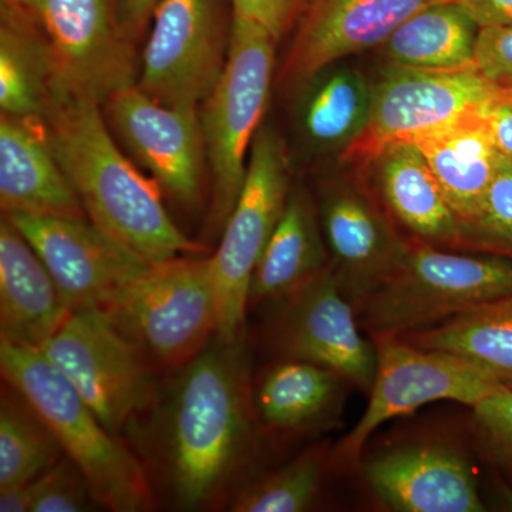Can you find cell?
<instances>
[{"label":"cell","mask_w":512,"mask_h":512,"mask_svg":"<svg viewBox=\"0 0 512 512\" xmlns=\"http://www.w3.org/2000/svg\"><path fill=\"white\" fill-rule=\"evenodd\" d=\"M158 0H119V18L124 30L134 40L143 33L153 16Z\"/></svg>","instance_id":"74e56055"},{"label":"cell","mask_w":512,"mask_h":512,"mask_svg":"<svg viewBox=\"0 0 512 512\" xmlns=\"http://www.w3.org/2000/svg\"><path fill=\"white\" fill-rule=\"evenodd\" d=\"M330 266L355 309L396 268L407 241L369 198L352 187H333L320 207Z\"/></svg>","instance_id":"ac0fdd59"},{"label":"cell","mask_w":512,"mask_h":512,"mask_svg":"<svg viewBox=\"0 0 512 512\" xmlns=\"http://www.w3.org/2000/svg\"><path fill=\"white\" fill-rule=\"evenodd\" d=\"M276 43L264 26L234 16L227 67L201 103L212 180L207 220L211 237L224 229L244 187L249 153L271 96Z\"/></svg>","instance_id":"5b68a950"},{"label":"cell","mask_w":512,"mask_h":512,"mask_svg":"<svg viewBox=\"0 0 512 512\" xmlns=\"http://www.w3.org/2000/svg\"><path fill=\"white\" fill-rule=\"evenodd\" d=\"M64 454L62 444L32 403L3 380L0 394V491L29 483Z\"/></svg>","instance_id":"f1b7e54d"},{"label":"cell","mask_w":512,"mask_h":512,"mask_svg":"<svg viewBox=\"0 0 512 512\" xmlns=\"http://www.w3.org/2000/svg\"><path fill=\"white\" fill-rule=\"evenodd\" d=\"M345 380L326 367L282 359L252 382V402L262 433L315 429L336 409Z\"/></svg>","instance_id":"603a6c76"},{"label":"cell","mask_w":512,"mask_h":512,"mask_svg":"<svg viewBox=\"0 0 512 512\" xmlns=\"http://www.w3.org/2000/svg\"><path fill=\"white\" fill-rule=\"evenodd\" d=\"M400 338L419 348L463 357L512 390V295Z\"/></svg>","instance_id":"4316f807"},{"label":"cell","mask_w":512,"mask_h":512,"mask_svg":"<svg viewBox=\"0 0 512 512\" xmlns=\"http://www.w3.org/2000/svg\"><path fill=\"white\" fill-rule=\"evenodd\" d=\"M288 174L281 138L269 128H259L249 153L244 187L222 229L220 247L210 256L220 312L218 338L232 340L247 333L249 286L291 194Z\"/></svg>","instance_id":"30bf717a"},{"label":"cell","mask_w":512,"mask_h":512,"mask_svg":"<svg viewBox=\"0 0 512 512\" xmlns=\"http://www.w3.org/2000/svg\"><path fill=\"white\" fill-rule=\"evenodd\" d=\"M478 28L512 25V0H457Z\"/></svg>","instance_id":"8d00e7d4"},{"label":"cell","mask_w":512,"mask_h":512,"mask_svg":"<svg viewBox=\"0 0 512 512\" xmlns=\"http://www.w3.org/2000/svg\"><path fill=\"white\" fill-rule=\"evenodd\" d=\"M330 265L315 210L302 192L289 194L284 214L256 265L249 303L281 302Z\"/></svg>","instance_id":"cb8c5ba5"},{"label":"cell","mask_w":512,"mask_h":512,"mask_svg":"<svg viewBox=\"0 0 512 512\" xmlns=\"http://www.w3.org/2000/svg\"><path fill=\"white\" fill-rule=\"evenodd\" d=\"M377 352L375 382L362 419L330 451V467L357 470L367 441L380 426L426 404L451 400L473 407L507 389L480 367L441 350L414 346L400 336L372 338Z\"/></svg>","instance_id":"9c48e42d"},{"label":"cell","mask_w":512,"mask_h":512,"mask_svg":"<svg viewBox=\"0 0 512 512\" xmlns=\"http://www.w3.org/2000/svg\"><path fill=\"white\" fill-rule=\"evenodd\" d=\"M35 487L32 512H84L101 505L83 471L67 456L36 477Z\"/></svg>","instance_id":"1f68e13d"},{"label":"cell","mask_w":512,"mask_h":512,"mask_svg":"<svg viewBox=\"0 0 512 512\" xmlns=\"http://www.w3.org/2000/svg\"><path fill=\"white\" fill-rule=\"evenodd\" d=\"M2 2L22 10L39 30L49 57L55 103L103 104L111 94L137 83L136 40L121 25L119 0Z\"/></svg>","instance_id":"52a82bcc"},{"label":"cell","mask_w":512,"mask_h":512,"mask_svg":"<svg viewBox=\"0 0 512 512\" xmlns=\"http://www.w3.org/2000/svg\"><path fill=\"white\" fill-rule=\"evenodd\" d=\"M299 89V128L315 150H346L365 130L373 89L362 74L350 69L322 70Z\"/></svg>","instance_id":"83f0119b"},{"label":"cell","mask_w":512,"mask_h":512,"mask_svg":"<svg viewBox=\"0 0 512 512\" xmlns=\"http://www.w3.org/2000/svg\"><path fill=\"white\" fill-rule=\"evenodd\" d=\"M512 295V261L454 254L409 239L396 268L356 308L372 338L433 328L483 303Z\"/></svg>","instance_id":"277c9868"},{"label":"cell","mask_w":512,"mask_h":512,"mask_svg":"<svg viewBox=\"0 0 512 512\" xmlns=\"http://www.w3.org/2000/svg\"><path fill=\"white\" fill-rule=\"evenodd\" d=\"M512 96L478 72L417 70L394 66L373 89L365 130L345 150L348 160L372 163L384 147L446 126L494 101Z\"/></svg>","instance_id":"7c38bea8"},{"label":"cell","mask_w":512,"mask_h":512,"mask_svg":"<svg viewBox=\"0 0 512 512\" xmlns=\"http://www.w3.org/2000/svg\"><path fill=\"white\" fill-rule=\"evenodd\" d=\"M232 18L227 0H158L138 89L165 106H200L227 67Z\"/></svg>","instance_id":"8fae6325"},{"label":"cell","mask_w":512,"mask_h":512,"mask_svg":"<svg viewBox=\"0 0 512 512\" xmlns=\"http://www.w3.org/2000/svg\"><path fill=\"white\" fill-rule=\"evenodd\" d=\"M501 497H503L504 505L507 507V510L512 511V488L504 485L503 490H501Z\"/></svg>","instance_id":"f35d334b"},{"label":"cell","mask_w":512,"mask_h":512,"mask_svg":"<svg viewBox=\"0 0 512 512\" xmlns=\"http://www.w3.org/2000/svg\"><path fill=\"white\" fill-rule=\"evenodd\" d=\"M330 466V451L313 446L284 467L247 483L229 501L234 512L308 511L318 500Z\"/></svg>","instance_id":"f546056e"},{"label":"cell","mask_w":512,"mask_h":512,"mask_svg":"<svg viewBox=\"0 0 512 512\" xmlns=\"http://www.w3.org/2000/svg\"><path fill=\"white\" fill-rule=\"evenodd\" d=\"M483 117L501 156L512 160V96L488 104Z\"/></svg>","instance_id":"d590c367"},{"label":"cell","mask_w":512,"mask_h":512,"mask_svg":"<svg viewBox=\"0 0 512 512\" xmlns=\"http://www.w3.org/2000/svg\"><path fill=\"white\" fill-rule=\"evenodd\" d=\"M39 350L116 437L146 412L160 389L157 367L99 309L70 313Z\"/></svg>","instance_id":"ba28073f"},{"label":"cell","mask_w":512,"mask_h":512,"mask_svg":"<svg viewBox=\"0 0 512 512\" xmlns=\"http://www.w3.org/2000/svg\"><path fill=\"white\" fill-rule=\"evenodd\" d=\"M55 279L8 217L0 222V339L40 349L70 316Z\"/></svg>","instance_id":"ffe728a7"},{"label":"cell","mask_w":512,"mask_h":512,"mask_svg":"<svg viewBox=\"0 0 512 512\" xmlns=\"http://www.w3.org/2000/svg\"><path fill=\"white\" fill-rule=\"evenodd\" d=\"M229 3L235 18L264 26L279 42L299 22L308 0H229Z\"/></svg>","instance_id":"e575fe53"},{"label":"cell","mask_w":512,"mask_h":512,"mask_svg":"<svg viewBox=\"0 0 512 512\" xmlns=\"http://www.w3.org/2000/svg\"><path fill=\"white\" fill-rule=\"evenodd\" d=\"M461 247L512 261V160L500 164L476 217L461 227Z\"/></svg>","instance_id":"4dcf8cb0"},{"label":"cell","mask_w":512,"mask_h":512,"mask_svg":"<svg viewBox=\"0 0 512 512\" xmlns=\"http://www.w3.org/2000/svg\"><path fill=\"white\" fill-rule=\"evenodd\" d=\"M157 369H180L218 335L210 258L181 255L150 264L99 309Z\"/></svg>","instance_id":"8992f818"},{"label":"cell","mask_w":512,"mask_h":512,"mask_svg":"<svg viewBox=\"0 0 512 512\" xmlns=\"http://www.w3.org/2000/svg\"><path fill=\"white\" fill-rule=\"evenodd\" d=\"M2 379L15 386L40 416L92 485L101 507L114 512L156 508L146 468L126 441L97 419L72 383L39 349L0 339Z\"/></svg>","instance_id":"3957f363"},{"label":"cell","mask_w":512,"mask_h":512,"mask_svg":"<svg viewBox=\"0 0 512 512\" xmlns=\"http://www.w3.org/2000/svg\"><path fill=\"white\" fill-rule=\"evenodd\" d=\"M478 25L457 0H441L421 9L383 43L394 66L417 70L474 67Z\"/></svg>","instance_id":"484cf974"},{"label":"cell","mask_w":512,"mask_h":512,"mask_svg":"<svg viewBox=\"0 0 512 512\" xmlns=\"http://www.w3.org/2000/svg\"><path fill=\"white\" fill-rule=\"evenodd\" d=\"M52 72L35 23L0 0V110L8 116L45 121L52 109Z\"/></svg>","instance_id":"d4e9b609"},{"label":"cell","mask_w":512,"mask_h":512,"mask_svg":"<svg viewBox=\"0 0 512 512\" xmlns=\"http://www.w3.org/2000/svg\"><path fill=\"white\" fill-rule=\"evenodd\" d=\"M471 410L474 430L485 456L512 478V390L491 394Z\"/></svg>","instance_id":"d6a6232c"},{"label":"cell","mask_w":512,"mask_h":512,"mask_svg":"<svg viewBox=\"0 0 512 512\" xmlns=\"http://www.w3.org/2000/svg\"><path fill=\"white\" fill-rule=\"evenodd\" d=\"M441 0H308L279 82L303 86L336 60L382 46L394 30Z\"/></svg>","instance_id":"e0dca14e"},{"label":"cell","mask_w":512,"mask_h":512,"mask_svg":"<svg viewBox=\"0 0 512 512\" xmlns=\"http://www.w3.org/2000/svg\"><path fill=\"white\" fill-rule=\"evenodd\" d=\"M474 67L488 82L512 90V25L478 30Z\"/></svg>","instance_id":"836d02e7"},{"label":"cell","mask_w":512,"mask_h":512,"mask_svg":"<svg viewBox=\"0 0 512 512\" xmlns=\"http://www.w3.org/2000/svg\"><path fill=\"white\" fill-rule=\"evenodd\" d=\"M367 487L380 503L402 512H481L473 466L450 441H404L362 458Z\"/></svg>","instance_id":"2e32d148"},{"label":"cell","mask_w":512,"mask_h":512,"mask_svg":"<svg viewBox=\"0 0 512 512\" xmlns=\"http://www.w3.org/2000/svg\"><path fill=\"white\" fill-rule=\"evenodd\" d=\"M103 113L111 133L171 200L185 210L200 204L208 164L200 106H165L134 84L107 97Z\"/></svg>","instance_id":"4fadbf2b"},{"label":"cell","mask_w":512,"mask_h":512,"mask_svg":"<svg viewBox=\"0 0 512 512\" xmlns=\"http://www.w3.org/2000/svg\"><path fill=\"white\" fill-rule=\"evenodd\" d=\"M436 175L460 229L476 217L501 154L495 147L483 109L410 141Z\"/></svg>","instance_id":"7402d4cb"},{"label":"cell","mask_w":512,"mask_h":512,"mask_svg":"<svg viewBox=\"0 0 512 512\" xmlns=\"http://www.w3.org/2000/svg\"><path fill=\"white\" fill-rule=\"evenodd\" d=\"M278 305L272 342L282 359L326 367L370 393L377 367L375 342L360 332L355 306L340 289L332 266Z\"/></svg>","instance_id":"5bb4252c"},{"label":"cell","mask_w":512,"mask_h":512,"mask_svg":"<svg viewBox=\"0 0 512 512\" xmlns=\"http://www.w3.org/2000/svg\"><path fill=\"white\" fill-rule=\"evenodd\" d=\"M0 207L5 215L87 217L53 151L45 121L0 117Z\"/></svg>","instance_id":"d6986e66"},{"label":"cell","mask_w":512,"mask_h":512,"mask_svg":"<svg viewBox=\"0 0 512 512\" xmlns=\"http://www.w3.org/2000/svg\"><path fill=\"white\" fill-rule=\"evenodd\" d=\"M247 333L215 336L161 383L153 404L124 431L157 498L175 511L217 510L232 500L258 457Z\"/></svg>","instance_id":"6da1fadb"},{"label":"cell","mask_w":512,"mask_h":512,"mask_svg":"<svg viewBox=\"0 0 512 512\" xmlns=\"http://www.w3.org/2000/svg\"><path fill=\"white\" fill-rule=\"evenodd\" d=\"M372 163L384 207L412 239L439 248L461 247L460 222L419 148L410 141L393 143Z\"/></svg>","instance_id":"44dd1931"},{"label":"cell","mask_w":512,"mask_h":512,"mask_svg":"<svg viewBox=\"0 0 512 512\" xmlns=\"http://www.w3.org/2000/svg\"><path fill=\"white\" fill-rule=\"evenodd\" d=\"M5 217L35 248L70 312L100 309L150 266V262L111 239L87 217Z\"/></svg>","instance_id":"9a60e30c"},{"label":"cell","mask_w":512,"mask_h":512,"mask_svg":"<svg viewBox=\"0 0 512 512\" xmlns=\"http://www.w3.org/2000/svg\"><path fill=\"white\" fill-rule=\"evenodd\" d=\"M45 123L87 218L104 234L150 264L202 252L168 214L160 184L121 153L103 104L57 101Z\"/></svg>","instance_id":"7a4b0ae2"}]
</instances>
